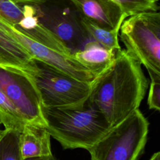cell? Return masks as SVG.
Returning <instances> with one entry per match:
<instances>
[{
  "instance_id": "6da1fadb",
  "label": "cell",
  "mask_w": 160,
  "mask_h": 160,
  "mask_svg": "<svg viewBox=\"0 0 160 160\" xmlns=\"http://www.w3.org/2000/svg\"><path fill=\"white\" fill-rule=\"evenodd\" d=\"M148 87L141 64L120 49L109 68L97 79L88 100L112 127L139 109Z\"/></svg>"
},
{
  "instance_id": "ac0fdd59",
  "label": "cell",
  "mask_w": 160,
  "mask_h": 160,
  "mask_svg": "<svg viewBox=\"0 0 160 160\" xmlns=\"http://www.w3.org/2000/svg\"><path fill=\"white\" fill-rule=\"evenodd\" d=\"M151 79L148 97V105L150 109L160 110V75L148 72Z\"/></svg>"
},
{
  "instance_id": "9a60e30c",
  "label": "cell",
  "mask_w": 160,
  "mask_h": 160,
  "mask_svg": "<svg viewBox=\"0 0 160 160\" xmlns=\"http://www.w3.org/2000/svg\"><path fill=\"white\" fill-rule=\"evenodd\" d=\"M0 124L4 129H12L21 132L26 125L9 100L0 90Z\"/></svg>"
},
{
  "instance_id": "8992f818",
  "label": "cell",
  "mask_w": 160,
  "mask_h": 160,
  "mask_svg": "<svg viewBox=\"0 0 160 160\" xmlns=\"http://www.w3.org/2000/svg\"><path fill=\"white\" fill-rule=\"evenodd\" d=\"M0 90L26 124L44 126L41 97L32 76L20 69L0 65Z\"/></svg>"
},
{
  "instance_id": "e0dca14e",
  "label": "cell",
  "mask_w": 160,
  "mask_h": 160,
  "mask_svg": "<svg viewBox=\"0 0 160 160\" xmlns=\"http://www.w3.org/2000/svg\"><path fill=\"white\" fill-rule=\"evenodd\" d=\"M0 18L11 25L16 26L24 18L22 6L9 0H0Z\"/></svg>"
},
{
  "instance_id": "ba28073f",
  "label": "cell",
  "mask_w": 160,
  "mask_h": 160,
  "mask_svg": "<svg viewBox=\"0 0 160 160\" xmlns=\"http://www.w3.org/2000/svg\"><path fill=\"white\" fill-rule=\"evenodd\" d=\"M39 22L53 32L73 53L81 49L89 39L78 13L56 6H34Z\"/></svg>"
},
{
  "instance_id": "7c38bea8",
  "label": "cell",
  "mask_w": 160,
  "mask_h": 160,
  "mask_svg": "<svg viewBox=\"0 0 160 160\" xmlns=\"http://www.w3.org/2000/svg\"><path fill=\"white\" fill-rule=\"evenodd\" d=\"M50 137L44 126L26 124L21 132L20 137L22 159L52 154Z\"/></svg>"
},
{
  "instance_id": "7402d4cb",
  "label": "cell",
  "mask_w": 160,
  "mask_h": 160,
  "mask_svg": "<svg viewBox=\"0 0 160 160\" xmlns=\"http://www.w3.org/2000/svg\"><path fill=\"white\" fill-rule=\"evenodd\" d=\"M2 133H3V130H1V128H0V139H1V136H2Z\"/></svg>"
},
{
  "instance_id": "52a82bcc",
  "label": "cell",
  "mask_w": 160,
  "mask_h": 160,
  "mask_svg": "<svg viewBox=\"0 0 160 160\" xmlns=\"http://www.w3.org/2000/svg\"><path fill=\"white\" fill-rule=\"evenodd\" d=\"M0 24L36 61L42 62L68 76L82 81L91 82L98 78L73 59L72 56L71 57L65 56L36 42L1 18Z\"/></svg>"
},
{
  "instance_id": "7a4b0ae2",
  "label": "cell",
  "mask_w": 160,
  "mask_h": 160,
  "mask_svg": "<svg viewBox=\"0 0 160 160\" xmlns=\"http://www.w3.org/2000/svg\"><path fill=\"white\" fill-rule=\"evenodd\" d=\"M41 112L46 129L64 149L88 150L111 128L104 115L88 99L72 107L42 106Z\"/></svg>"
},
{
  "instance_id": "30bf717a",
  "label": "cell",
  "mask_w": 160,
  "mask_h": 160,
  "mask_svg": "<svg viewBox=\"0 0 160 160\" xmlns=\"http://www.w3.org/2000/svg\"><path fill=\"white\" fill-rule=\"evenodd\" d=\"M0 65L26 72L33 78L39 72L36 60L0 24Z\"/></svg>"
},
{
  "instance_id": "2e32d148",
  "label": "cell",
  "mask_w": 160,
  "mask_h": 160,
  "mask_svg": "<svg viewBox=\"0 0 160 160\" xmlns=\"http://www.w3.org/2000/svg\"><path fill=\"white\" fill-rule=\"evenodd\" d=\"M128 17L148 11H157L158 0H112Z\"/></svg>"
},
{
  "instance_id": "9c48e42d",
  "label": "cell",
  "mask_w": 160,
  "mask_h": 160,
  "mask_svg": "<svg viewBox=\"0 0 160 160\" xmlns=\"http://www.w3.org/2000/svg\"><path fill=\"white\" fill-rule=\"evenodd\" d=\"M79 16L102 28L112 30L121 28L128 18L119 5L112 0H68Z\"/></svg>"
},
{
  "instance_id": "5b68a950",
  "label": "cell",
  "mask_w": 160,
  "mask_h": 160,
  "mask_svg": "<svg viewBox=\"0 0 160 160\" xmlns=\"http://www.w3.org/2000/svg\"><path fill=\"white\" fill-rule=\"evenodd\" d=\"M39 72L33 79L39 91L42 106L46 108L72 107L84 104L94 86L68 76L42 62L36 61Z\"/></svg>"
},
{
  "instance_id": "8fae6325",
  "label": "cell",
  "mask_w": 160,
  "mask_h": 160,
  "mask_svg": "<svg viewBox=\"0 0 160 160\" xmlns=\"http://www.w3.org/2000/svg\"><path fill=\"white\" fill-rule=\"evenodd\" d=\"M72 58L96 77L104 74L112 64L116 52L107 49L96 42H86L81 49L72 53Z\"/></svg>"
},
{
  "instance_id": "d6986e66",
  "label": "cell",
  "mask_w": 160,
  "mask_h": 160,
  "mask_svg": "<svg viewBox=\"0 0 160 160\" xmlns=\"http://www.w3.org/2000/svg\"><path fill=\"white\" fill-rule=\"evenodd\" d=\"M18 5L40 6L46 3L49 0H9Z\"/></svg>"
},
{
  "instance_id": "3957f363",
  "label": "cell",
  "mask_w": 160,
  "mask_h": 160,
  "mask_svg": "<svg viewBox=\"0 0 160 160\" xmlns=\"http://www.w3.org/2000/svg\"><path fill=\"white\" fill-rule=\"evenodd\" d=\"M149 125L141 111L136 110L87 150L91 160H138L147 142Z\"/></svg>"
},
{
  "instance_id": "277c9868",
  "label": "cell",
  "mask_w": 160,
  "mask_h": 160,
  "mask_svg": "<svg viewBox=\"0 0 160 160\" xmlns=\"http://www.w3.org/2000/svg\"><path fill=\"white\" fill-rule=\"evenodd\" d=\"M126 51L148 72L160 75V14L141 12L126 18L120 28Z\"/></svg>"
},
{
  "instance_id": "ffe728a7",
  "label": "cell",
  "mask_w": 160,
  "mask_h": 160,
  "mask_svg": "<svg viewBox=\"0 0 160 160\" xmlns=\"http://www.w3.org/2000/svg\"><path fill=\"white\" fill-rule=\"evenodd\" d=\"M22 160H58V159L52 155V154H51L47 156L28 158L23 159Z\"/></svg>"
},
{
  "instance_id": "5bb4252c",
  "label": "cell",
  "mask_w": 160,
  "mask_h": 160,
  "mask_svg": "<svg viewBox=\"0 0 160 160\" xmlns=\"http://www.w3.org/2000/svg\"><path fill=\"white\" fill-rule=\"evenodd\" d=\"M20 137L21 132L18 131L3 130L0 139V160H22Z\"/></svg>"
},
{
  "instance_id": "44dd1931",
  "label": "cell",
  "mask_w": 160,
  "mask_h": 160,
  "mask_svg": "<svg viewBox=\"0 0 160 160\" xmlns=\"http://www.w3.org/2000/svg\"><path fill=\"white\" fill-rule=\"evenodd\" d=\"M149 160H160V152L158 151L154 153Z\"/></svg>"
},
{
  "instance_id": "4fadbf2b",
  "label": "cell",
  "mask_w": 160,
  "mask_h": 160,
  "mask_svg": "<svg viewBox=\"0 0 160 160\" xmlns=\"http://www.w3.org/2000/svg\"><path fill=\"white\" fill-rule=\"evenodd\" d=\"M79 18L83 29L90 39H92L94 41L107 49L115 52L121 49L118 39L120 28L112 30H108L99 27L83 18L79 17Z\"/></svg>"
}]
</instances>
